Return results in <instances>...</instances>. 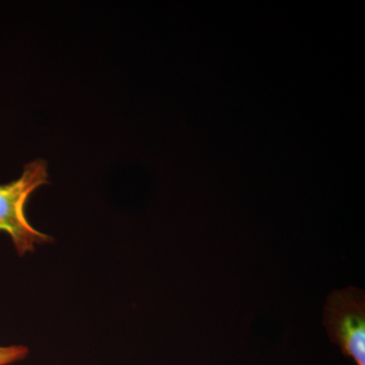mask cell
<instances>
[{
	"label": "cell",
	"mask_w": 365,
	"mask_h": 365,
	"mask_svg": "<svg viewBox=\"0 0 365 365\" xmlns=\"http://www.w3.org/2000/svg\"><path fill=\"white\" fill-rule=\"evenodd\" d=\"M48 178L47 162L38 158L26 163L19 179L0 185V232L11 237L20 256L34 252L37 245L51 242L49 235L31 225L26 215L29 198L39 187L48 184Z\"/></svg>",
	"instance_id": "cell-1"
},
{
	"label": "cell",
	"mask_w": 365,
	"mask_h": 365,
	"mask_svg": "<svg viewBox=\"0 0 365 365\" xmlns=\"http://www.w3.org/2000/svg\"><path fill=\"white\" fill-rule=\"evenodd\" d=\"M324 326L334 344L356 365H365V294L356 287L334 290L324 309Z\"/></svg>",
	"instance_id": "cell-2"
},
{
	"label": "cell",
	"mask_w": 365,
	"mask_h": 365,
	"mask_svg": "<svg viewBox=\"0 0 365 365\" xmlns=\"http://www.w3.org/2000/svg\"><path fill=\"white\" fill-rule=\"evenodd\" d=\"M28 347L24 345L0 346V365H9L25 359Z\"/></svg>",
	"instance_id": "cell-3"
}]
</instances>
